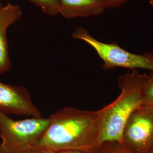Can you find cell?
<instances>
[{"instance_id":"1","label":"cell","mask_w":153,"mask_h":153,"mask_svg":"<svg viewBox=\"0 0 153 153\" xmlns=\"http://www.w3.org/2000/svg\"><path fill=\"white\" fill-rule=\"evenodd\" d=\"M50 124L32 152L82 150L99 147V111L66 107L50 117Z\"/></svg>"},{"instance_id":"4","label":"cell","mask_w":153,"mask_h":153,"mask_svg":"<svg viewBox=\"0 0 153 153\" xmlns=\"http://www.w3.org/2000/svg\"><path fill=\"white\" fill-rule=\"evenodd\" d=\"M72 37L86 43L95 50L103 61L104 69L121 68L131 71L146 69L153 72V52L133 53L122 48L117 43H106L99 41L83 27L76 29Z\"/></svg>"},{"instance_id":"12","label":"cell","mask_w":153,"mask_h":153,"mask_svg":"<svg viewBox=\"0 0 153 153\" xmlns=\"http://www.w3.org/2000/svg\"><path fill=\"white\" fill-rule=\"evenodd\" d=\"M40 153H100L99 147L98 148L82 149V150H68L61 151H44L39 152Z\"/></svg>"},{"instance_id":"10","label":"cell","mask_w":153,"mask_h":153,"mask_svg":"<svg viewBox=\"0 0 153 153\" xmlns=\"http://www.w3.org/2000/svg\"><path fill=\"white\" fill-rule=\"evenodd\" d=\"M100 153H134L123 142H104L99 146Z\"/></svg>"},{"instance_id":"3","label":"cell","mask_w":153,"mask_h":153,"mask_svg":"<svg viewBox=\"0 0 153 153\" xmlns=\"http://www.w3.org/2000/svg\"><path fill=\"white\" fill-rule=\"evenodd\" d=\"M50 119L32 117L14 120L0 111V153L33 152V145L42 136Z\"/></svg>"},{"instance_id":"11","label":"cell","mask_w":153,"mask_h":153,"mask_svg":"<svg viewBox=\"0 0 153 153\" xmlns=\"http://www.w3.org/2000/svg\"><path fill=\"white\" fill-rule=\"evenodd\" d=\"M143 105L153 107V72L149 75V79L144 94Z\"/></svg>"},{"instance_id":"5","label":"cell","mask_w":153,"mask_h":153,"mask_svg":"<svg viewBox=\"0 0 153 153\" xmlns=\"http://www.w3.org/2000/svg\"><path fill=\"white\" fill-rule=\"evenodd\" d=\"M123 142L134 153H153V107L142 105L124 127Z\"/></svg>"},{"instance_id":"6","label":"cell","mask_w":153,"mask_h":153,"mask_svg":"<svg viewBox=\"0 0 153 153\" xmlns=\"http://www.w3.org/2000/svg\"><path fill=\"white\" fill-rule=\"evenodd\" d=\"M0 111L5 114L41 117L27 90L0 82Z\"/></svg>"},{"instance_id":"7","label":"cell","mask_w":153,"mask_h":153,"mask_svg":"<svg viewBox=\"0 0 153 153\" xmlns=\"http://www.w3.org/2000/svg\"><path fill=\"white\" fill-rule=\"evenodd\" d=\"M20 6L8 2L4 5L0 2V74L10 69V60L8 51L7 32L9 27L22 16Z\"/></svg>"},{"instance_id":"15","label":"cell","mask_w":153,"mask_h":153,"mask_svg":"<svg viewBox=\"0 0 153 153\" xmlns=\"http://www.w3.org/2000/svg\"><path fill=\"white\" fill-rule=\"evenodd\" d=\"M40 153L39 152H31V153Z\"/></svg>"},{"instance_id":"9","label":"cell","mask_w":153,"mask_h":153,"mask_svg":"<svg viewBox=\"0 0 153 153\" xmlns=\"http://www.w3.org/2000/svg\"><path fill=\"white\" fill-rule=\"evenodd\" d=\"M39 7L42 11L49 16H55L59 14V0H28Z\"/></svg>"},{"instance_id":"2","label":"cell","mask_w":153,"mask_h":153,"mask_svg":"<svg viewBox=\"0 0 153 153\" xmlns=\"http://www.w3.org/2000/svg\"><path fill=\"white\" fill-rule=\"evenodd\" d=\"M149 75L128 71L118 79L120 95L99 109L100 133L99 146L106 142H123V132L132 113L143 105Z\"/></svg>"},{"instance_id":"14","label":"cell","mask_w":153,"mask_h":153,"mask_svg":"<svg viewBox=\"0 0 153 153\" xmlns=\"http://www.w3.org/2000/svg\"><path fill=\"white\" fill-rule=\"evenodd\" d=\"M149 3H150V5L152 6L153 7V0H150Z\"/></svg>"},{"instance_id":"8","label":"cell","mask_w":153,"mask_h":153,"mask_svg":"<svg viewBox=\"0 0 153 153\" xmlns=\"http://www.w3.org/2000/svg\"><path fill=\"white\" fill-rule=\"evenodd\" d=\"M107 8L105 0H59V14L66 18L88 17L99 15Z\"/></svg>"},{"instance_id":"13","label":"cell","mask_w":153,"mask_h":153,"mask_svg":"<svg viewBox=\"0 0 153 153\" xmlns=\"http://www.w3.org/2000/svg\"><path fill=\"white\" fill-rule=\"evenodd\" d=\"M107 4V8H114L119 7L124 4L128 0H105Z\"/></svg>"}]
</instances>
